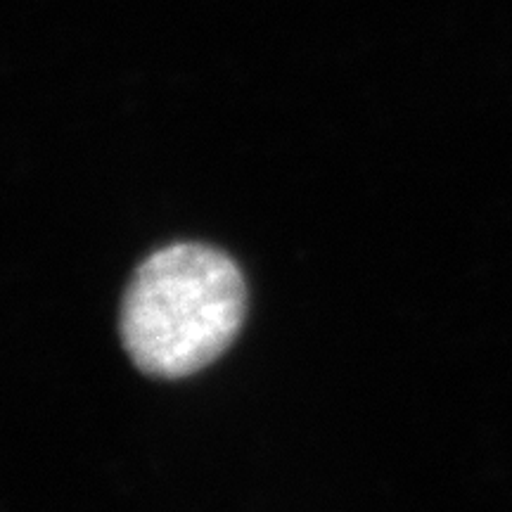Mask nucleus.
Instances as JSON below:
<instances>
[{
    "mask_svg": "<svg viewBox=\"0 0 512 512\" xmlns=\"http://www.w3.org/2000/svg\"><path fill=\"white\" fill-rule=\"evenodd\" d=\"M247 311L238 264L221 249L178 242L136 268L121 299L119 332L133 366L178 380L230 347Z\"/></svg>",
    "mask_w": 512,
    "mask_h": 512,
    "instance_id": "obj_1",
    "label": "nucleus"
}]
</instances>
